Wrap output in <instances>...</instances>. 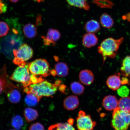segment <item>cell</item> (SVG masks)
I'll use <instances>...</instances> for the list:
<instances>
[{"label": "cell", "mask_w": 130, "mask_h": 130, "mask_svg": "<svg viewBox=\"0 0 130 130\" xmlns=\"http://www.w3.org/2000/svg\"><path fill=\"white\" fill-rule=\"evenodd\" d=\"M9 22L12 29L7 35L0 39V53L8 59H12L14 57V50L18 49L22 44L23 37L18 23L13 20Z\"/></svg>", "instance_id": "1"}, {"label": "cell", "mask_w": 130, "mask_h": 130, "mask_svg": "<svg viewBox=\"0 0 130 130\" xmlns=\"http://www.w3.org/2000/svg\"><path fill=\"white\" fill-rule=\"evenodd\" d=\"M58 86L47 80L35 84H31L24 88V92L27 94L31 93L35 94L40 99L44 97H50L56 93Z\"/></svg>", "instance_id": "2"}, {"label": "cell", "mask_w": 130, "mask_h": 130, "mask_svg": "<svg viewBox=\"0 0 130 130\" xmlns=\"http://www.w3.org/2000/svg\"><path fill=\"white\" fill-rule=\"evenodd\" d=\"M123 40L124 38L123 37L118 39L110 37L105 39L102 42L98 47V50L103 58V62L107 58L115 57L120 45Z\"/></svg>", "instance_id": "3"}, {"label": "cell", "mask_w": 130, "mask_h": 130, "mask_svg": "<svg viewBox=\"0 0 130 130\" xmlns=\"http://www.w3.org/2000/svg\"><path fill=\"white\" fill-rule=\"evenodd\" d=\"M130 125V113L118 108L113 110L111 125L115 130H126Z\"/></svg>", "instance_id": "4"}, {"label": "cell", "mask_w": 130, "mask_h": 130, "mask_svg": "<svg viewBox=\"0 0 130 130\" xmlns=\"http://www.w3.org/2000/svg\"><path fill=\"white\" fill-rule=\"evenodd\" d=\"M28 66L29 71L34 75L46 77L51 75L50 64L45 59H37L29 63Z\"/></svg>", "instance_id": "5"}, {"label": "cell", "mask_w": 130, "mask_h": 130, "mask_svg": "<svg viewBox=\"0 0 130 130\" xmlns=\"http://www.w3.org/2000/svg\"><path fill=\"white\" fill-rule=\"evenodd\" d=\"M30 76L28 66L26 65L25 66L18 67L10 77V79L22 83L24 88L29 86Z\"/></svg>", "instance_id": "6"}, {"label": "cell", "mask_w": 130, "mask_h": 130, "mask_svg": "<svg viewBox=\"0 0 130 130\" xmlns=\"http://www.w3.org/2000/svg\"><path fill=\"white\" fill-rule=\"evenodd\" d=\"M76 122L78 130H92L96 124V123L93 121L90 115L86 114L82 110L79 112Z\"/></svg>", "instance_id": "7"}, {"label": "cell", "mask_w": 130, "mask_h": 130, "mask_svg": "<svg viewBox=\"0 0 130 130\" xmlns=\"http://www.w3.org/2000/svg\"><path fill=\"white\" fill-rule=\"evenodd\" d=\"M14 58H18L24 61L30 59L33 55L32 49L26 44H22L17 50L13 51Z\"/></svg>", "instance_id": "8"}, {"label": "cell", "mask_w": 130, "mask_h": 130, "mask_svg": "<svg viewBox=\"0 0 130 130\" xmlns=\"http://www.w3.org/2000/svg\"><path fill=\"white\" fill-rule=\"evenodd\" d=\"M41 37L43 40L44 44L49 45L56 43L60 38L61 34L58 30L50 28L49 29L46 36Z\"/></svg>", "instance_id": "9"}, {"label": "cell", "mask_w": 130, "mask_h": 130, "mask_svg": "<svg viewBox=\"0 0 130 130\" xmlns=\"http://www.w3.org/2000/svg\"><path fill=\"white\" fill-rule=\"evenodd\" d=\"M102 105L106 110L112 111L118 108V102L115 96L108 95L104 98L102 100Z\"/></svg>", "instance_id": "10"}, {"label": "cell", "mask_w": 130, "mask_h": 130, "mask_svg": "<svg viewBox=\"0 0 130 130\" xmlns=\"http://www.w3.org/2000/svg\"><path fill=\"white\" fill-rule=\"evenodd\" d=\"M0 80L2 81L4 84V91L6 93L13 89L17 88L15 86L10 82L8 79L6 65H5L2 69L0 70Z\"/></svg>", "instance_id": "11"}, {"label": "cell", "mask_w": 130, "mask_h": 130, "mask_svg": "<svg viewBox=\"0 0 130 130\" xmlns=\"http://www.w3.org/2000/svg\"><path fill=\"white\" fill-rule=\"evenodd\" d=\"M63 106L65 109L69 110L76 109L79 104L78 98L74 95H70L66 98L63 101Z\"/></svg>", "instance_id": "12"}, {"label": "cell", "mask_w": 130, "mask_h": 130, "mask_svg": "<svg viewBox=\"0 0 130 130\" xmlns=\"http://www.w3.org/2000/svg\"><path fill=\"white\" fill-rule=\"evenodd\" d=\"M79 78L80 82L86 85H90L94 80L93 73L89 70L81 71L79 73Z\"/></svg>", "instance_id": "13"}, {"label": "cell", "mask_w": 130, "mask_h": 130, "mask_svg": "<svg viewBox=\"0 0 130 130\" xmlns=\"http://www.w3.org/2000/svg\"><path fill=\"white\" fill-rule=\"evenodd\" d=\"M107 85L108 88L113 91L120 88L121 85V80L119 73L110 76L106 80Z\"/></svg>", "instance_id": "14"}, {"label": "cell", "mask_w": 130, "mask_h": 130, "mask_svg": "<svg viewBox=\"0 0 130 130\" xmlns=\"http://www.w3.org/2000/svg\"><path fill=\"white\" fill-rule=\"evenodd\" d=\"M98 41V38L93 33L86 34L83 37V44L87 48H90L95 46L97 44Z\"/></svg>", "instance_id": "15"}, {"label": "cell", "mask_w": 130, "mask_h": 130, "mask_svg": "<svg viewBox=\"0 0 130 130\" xmlns=\"http://www.w3.org/2000/svg\"><path fill=\"white\" fill-rule=\"evenodd\" d=\"M11 123L12 127L16 130H24L26 126L23 118L19 115L13 117Z\"/></svg>", "instance_id": "16"}, {"label": "cell", "mask_w": 130, "mask_h": 130, "mask_svg": "<svg viewBox=\"0 0 130 130\" xmlns=\"http://www.w3.org/2000/svg\"><path fill=\"white\" fill-rule=\"evenodd\" d=\"M55 70L56 75L60 77H65L67 76L69 73V68L66 63L58 62L55 65Z\"/></svg>", "instance_id": "17"}, {"label": "cell", "mask_w": 130, "mask_h": 130, "mask_svg": "<svg viewBox=\"0 0 130 130\" xmlns=\"http://www.w3.org/2000/svg\"><path fill=\"white\" fill-rule=\"evenodd\" d=\"M23 31L24 36L28 39L33 38L37 35L36 27L32 24H28L24 25Z\"/></svg>", "instance_id": "18"}, {"label": "cell", "mask_w": 130, "mask_h": 130, "mask_svg": "<svg viewBox=\"0 0 130 130\" xmlns=\"http://www.w3.org/2000/svg\"><path fill=\"white\" fill-rule=\"evenodd\" d=\"M84 28L88 33H95L100 30V26L97 21L91 20L86 23Z\"/></svg>", "instance_id": "19"}, {"label": "cell", "mask_w": 130, "mask_h": 130, "mask_svg": "<svg viewBox=\"0 0 130 130\" xmlns=\"http://www.w3.org/2000/svg\"><path fill=\"white\" fill-rule=\"evenodd\" d=\"M15 88L9 91L7 93L8 100L13 104H17L20 101L21 96L19 91Z\"/></svg>", "instance_id": "20"}, {"label": "cell", "mask_w": 130, "mask_h": 130, "mask_svg": "<svg viewBox=\"0 0 130 130\" xmlns=\"http://www.w3.org/2000/svg\"><path fill=\"white\" fill-rule=\"evenodd\" d=\"M24 118L27 122L35 121L38 116V113L35 109L30 108H27L24 110Z\"/></svg>", "instance_id": "21"}, {"label": "cell", "mask_w": 130, "mask_h": 130, "mask_svg": "<svg viewBox=\"0 0 130 130\" xmlns=\"http://www.w3.org/2000/svg\"><path fill=\"white\" fill-rule=\"evenodd\" d=\"M100 22L102 25L107 28H111L114 23L111 16L106 13H104L101 16Z\"/></svg>", "instance_id": "22"}, {"label": "cell", "mask_w": 130, "mask_h": 130, "mask_svg": "<svg viewBox=\"0 0 130 130\" xmlns=\"http://www.w3.org/2000/svg\"><path fill=\"white\" fill-rule=\"evenodd\" d=\"M121 74L125 77L130 76V56H126L122 63Z\"/></svg>", "instance_id": "23"}, {"label": "cell", "mask_w": 130, "mask_h": 130, "mask_svg": "<svg viewBox=\"0 0 130 130\" xmlns=\"http://www.w3.org/2000/svg\"><path fill=\"white\" fill-rule=\"evenodd\" d=\"M71 6L88 10L90 8L87 0H66Z\"/></svg>", "instance_id": "24"}, {"label": "cell", "mask_w": 130, "mask_h": 130, "mask_svg": "<svg viewBox=\"0 0 130 130\" xmlns=\"http://www.w3.org/2000/svg\"><path fill=\"white\" fill-rule=\"evenodd\" d=\"M118 108L123 111L130 113V97H123L118 101Z\"/></svg>", "instance_id": "25"}, {"label": "cell", "mask_w": 130, "mask_h": 130, "mask_svg": "<svg viewBox=\"0 0 130 130\" xmlns=\"http://www.w3.org/2000/svg\"><path fill=\"white\" fill-rule=\"evenodd\" d=\"M24 98V102L26 104L30 106H35L40 101V99L33 93L27 94Z\"/></svg>", "instance_id": "26"}, {"label": "cell", "mask_w": 130, "mask_h": 130, "mask_svg": "<svg viewBox=\"0 0 130 130\" xmlns=\"http://www.w3.org/2000/svg\"><path fill=\"white\" fill-rule=\"evenodd\" d=\"M70 89L72 93L76 95H80L84 93V86L80 83L74 82L71 83Z\"/></svg>", "instance_id": "27"}, {"label": "cell", "mask_w": 130, "mask_h": 130, "mask_svg": "<svg viewBox=\"0 0 130 130\" xmlns=\"http://www.w3.org/2000/svg\"><path fill=\"white\" fill-rule=\"evenodd\" d=\"M93 1L95 4L101 8H111L113 5L109 0H94Z\"/></svg>", "instance_id": "28"}, {"label": "cell", "mask_w": 130, "mask_h": 130, "mask_svg": "<svg viewBox=\"0 0 130 130\" xmlns=\"http://www.w3.org/2000/svg\"><path fill=\"white\" fill-rule=\"evenodd\" d=\"M10 30L9 26L7 24L3 21L0 22V37L6 36Z\"/></svg>", "instance_id": "29"}, {"label": "cell", "mask_w": 130, "mask_h": 130, "mask_svg": "<svg viewBox=\"0 0 130 130\" xmlns=\"http://www.w3.org/2000/svg\"><path fill=\"white\" fill-rule=\"evenodd\" d=\"M57 130H75L73 124L67 122L57 123Z\"/></svg>", "instance_id": "30"}, {"label": "cell", "mask_w": 130, "mask_h": 130, "mask_svg": "<svg viewBox=\"0 0 130 130\" xmlns=\"http://www.w3.org/2000/svg\"><path fill=\"white\" fill-rule=\"evenodd\" d=\"M130 92L129 89L126 86H122L118 89V95L122 98L128 97Z\"/></svg>", "instance_id": "31"}, {"label": "cell", "mask_w": 130, "mask_h": 130, "mask_svg": "<svg viewBox=\"0 0 130 130\" xmlns=\"http://www.w3.org/2000/svg\"><path fill=\"white\" fill-rule=\"evenodd\" d=\"M37 76L32 74L31 75L30 79L29 82V86L31 84L38 83L44 80L41 77H38Z\"/></svg>", "instance_id": "32"}, {"label": "cell", "mask_w": 130, "mask_h": 130, "mask_svg": "<svg viewBox=\"0 0 130 130\" xmlns=\"http://www.w3.org/2000/svg\"><path fill=\"white\" fill-rule=\"evenodd\" d=\"M29 130H45L44 128L41 124L37 122L32 124L29 128Z\"/></svg>", "instance_id": "33"}, {"label": "cell", "mask_w": 130, "mask_h": 130, "mask_svg": "<svg viewBox=\"0 0 130 130\" xmlns=\"http://www.w3.org/2000/svg\"><path fill=\"white\" fill-rule=\"evenodd\" d=\"M13 62L14 64L19 66H24L26 65L25 61L18 58H14Z\"/></svg>", "instance_id": "34"}, {"label": "cell", "mask_w": 130, "mask_h": 130, "mask_svg": "<svg viewBox=\"0 0 130 130\" xmlns=\"http://www.w3.org/2000/svg\"><path fill=\"white\" fill-rule=\"evenodd\" d=\"M7 10V6L2 2V0H0V14L5 12Z\"/></svg>", "instance_id": "35"}, {"label": "cell", "mask_w": 130, "mask_h": 130, "mask_svg": "<svg viewBox=\"0 0 130 130\" xmlns=\"http://www.w3.org/2000/svg\"><path fill=\"white\" fill-rule=\"evenodd\" d=\"M67 87L64 84H62L59 86V89L60 92L64 93H66Z\"/></svg>", "instance_id": "36"}, {"label": "cell", "mask_w": 130, "mask_h": 130, "mask_svg": "<svg viewBox=\"0 0 130 130\" xmlns=\"http://www.w3.org/2000/svg\"><path fill=\"white\" fill-rule=\"evenodd\" d=\"M121 84L122 85L125 84H129V81L127 78L126 77H123L121 79Z\"/></svg>", "instance_id": "37"}, {"label": "cell", "mask_w": 130, "mask_h": 130, "mask_svg": "<svg viewBox=\"0 0 130 130\" xmlns=\"http://www.w3.org/2000/svg\"><path fill=\"white\" fill-rule=\"evenodd\" d=\"M123 20H126L130 22V12L127 13L122 17Z\"/></svg>", "instance_id": "38"}, {"label": "cell", "mask_w": 130, "mask_h": 130, "mask_svg": "<svg viewBox=\"0 0 130 130\" xmlns=\"http://www.w3.org/2000/svg\"><path fill=\"white\" fill-rule=\"evenodd\" d=\"M48 130H57V124H56L50 126Z\"/></svg>", "instance_id": "39"}, {"label": "cell", "mask_w": 130, "mask_h": 130, "mask_svg": "<svg viewBox=\"0 0 130 130\" xmlns=\"http://www.w3.org/2000/svg\"><path fill=\"white\" fill-rule=\"evenodd\" d=\"M4 90V86L3 83L1 80H0V94Z\"/></svg>", "instance_id": "40"}, {"label": "cell", "mask_w": 130, "mask_h": 130, "mask_svg": "<svg viewBox=\"0 0 130 130\" xmlns=\"http://www.w3.org/2000/svg\"><path fill=\"white\" fill-rule=\"evenodd\" d=\"M34 1L37 2L38 3H40L43 2L45 0H33Z\"/></svg>", "instance_id": "41"}, {"label": "cell", "mask_w": 130, "mask_h": 130, "mask_svg": "<svg viewBox=\"0 0 130 130\" xmlns=\"http://www.w3.org/2000/svg\"><path fill=\"white\" fill-rule=\"evenodd\" d=\"M9 1H10L11 2L14 3H16L17 2H18L19 1V0H9Z\"/></svg>", "instance_id": "42"}, {"label": "cell", "mask_w": 130, "mask_h": 130, "mask_svg": "<svg viewBox=\"0 0 130 130\" xmlns=\"http://www.w3.org/2000/svg\"><path fill=\"white\" fill-rule=\"evenodd\" d=\"M15 130V129H11L10 130Z\"/></svg>", "instance_id": "43"}]
</instances>
